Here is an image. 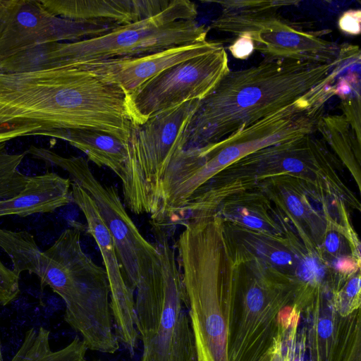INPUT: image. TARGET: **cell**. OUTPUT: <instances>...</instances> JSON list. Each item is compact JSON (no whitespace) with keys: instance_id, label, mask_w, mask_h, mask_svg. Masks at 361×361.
<instances>
[{"instance_id":"obj_9","label":"cell","mask_w":361,"mask_h":361,"mask_svg":"<svg viewBox=\"0 0 361 361\" xmlns=\"http://www.w3.org/2000/svg\"><path fill=\"white\" fill-rule=\"evenodd\" d=\"M47 165L66 171L95 204L112 236L121 272L128 286L135 290L140 271L157 254L154 243L147 241L128 215L116 188L102 183L82 157H64L51 149L30 146L26 151Z\"/></svg>"},{"instance_id":"obj_19","label":"cell","mask_w":361,"mask_h":361,"mask_svg":"<svg viewBox=\"0 0 361 361\" xmlns=\"http://www.w3.org/2000/svg\"><path fill=\"white\" fill-rule=\"evenodd\" d=\"M87 350L85 342L78 336L64 348L53 350L50 332L42 326L32 327L11 361H87Z\"/></svg>"},{"instance_id":"obj_21","label":"cell","mask_w":361,"mask_h":361,"mask_svg":"<svg viewBox=\"0 0 361 361\" xmlns=\"http://www.w3.org/2000/svg\"><path fill=\"white\" fill-rule=\"evenodd\" d=\"M19 293V276L0 260V305L10 304Z\"/></svg>"},{"instance_id":"obj_32","label":"cell","mask_w":361,"mask_h":361,"mask_svg":"<svg viewBox=\"0 0 361 361\" xmlns=\"http://www.w3.org/2000/svg\"><path fill=\"white\" fill-rule=\"evenodd\" d=\"M0 361H2V355H0Z\"/></svg>"},{"instance_id":"obj_14","label":"cell","mask_w":361,"mask_h":361,"mask_svg":"<svg viewBox=\"0 0 361 361\" xmlns=\"http://www.w3.org/2000/svg\"><path fill=\"white\" fill-rule=\"evenodd\" d=\"M221 42L204 40L133 57L109 59L80 65L103 80L122 88L128 95L165 69L205 53Z\"/></svg>"},{"instance_id":"obj_30","label":"cell","mask_w":361,"mask_h":361,"mask_svg":"<svg viewBox=\"0 0 361 361\" xmlns=\"http://www.w3.org/2000/svg\"><path fill=\"white\" fill-rule=\"evenodd\" d=\"M360 290V279L355 278L352 279L346 288L348 295L350 297L355 296Z\"/></svg>"},{"instance_id":"obj_26","label":"cell","mask_w":361,"mask_h":361,"mask_svg":"<svg viewBox=\"0 0 361 361\" xmlns=\"http://www.w3.org/2000/svg\"><path fill=\"white\" fill-rule=\"evenodd\" d=\"M287 203L290 211L298 216L303 214V207L301 202L295 196L292 195L288 197Z\"/></svg>"},{"instance_id":"obj_13","label":"cell","mask_w":361,"mask_h":361,"mask_svg":"<svg viewBox=\"0 0 361 361\" xmlns=\"http://www.w3.org/2000/svg\"><path fill=\"white\" fill-rule=\"evenodd\" d=\"M72 200L85 216L87 232L101 253L110 287V305L116 335L131 355L137 347L135 291L126 283L116 253L112 236L107 230L92 199L76 183L71 182Z\"/></svg>"},{"instance_id":"obj_31","label":"cell","mask_w":361,"mask_h":361,"mask_svg":"<svg viewBox=\"0 0 361 361\" xmlns=\"http://www.w3.org/2000/svg\"><path fill=\"white\" fill-rule=\"evenodd\" d=\"M244 223L255 228H259L262 225V221L255 216H246L244 219Z\"/></svg>"},{"instance_id":"obj_10","label":"cell","mask_w":361,"mask_h":361,"mask_svg":"<svg viewBox=\"0 0 361 361\" xmlns=\"http://www.w3.org/2000/svg\"><path fill=\"white\" fill-rule=\"evenodd\" d=\"M222 42L209 51L159 73L128 96L135 126L155 114L192 99H202L229 72Z\"/></svg>"},{"instance_id":"obj_24","label":"cell","mask_w":361,"mask_h":361,"mask_svg":"<svg viewBox=\"0 0 361 361\" xmlns=\"http://www.w3.org/2000/svg\"><path fill=\"white\" fill-rule=\"evenodd\" d=\"M233 57L238 59L248 58L254 51V43L247 35H241L228 47Z\"/></svg>"},{"instance_id":"obj_23","label":"cell","mask_w":361,"mask_h":361,"mask_svg":"<svg viewBox=\"0 0 361 361\" xmlns=\"http://www.w3.org/2000/svg\"><path fill=\"white\" fill-rule=\"evenodd\" d=\"M361 11L349 10L344 12L338 19V27L343 32L356 35L360 33Z\"/></svg>"},{"instance_id":"obj_1","label":"cell","mask_w":361,"mask_h":361,"mask_svg":"<svg viewBox=\"0 0 361 361\" xmlns=\"http://www.w3.org/2000/svg\"><path fill=\"white\" fill-rule=\"evenodd\" d=\"M128 94L87 71H0V144L61 130L99 129L128 142L135 128Z\"/></svg>"},{"instance_id":"obj_12","label":"cell","mask_w":361,"mask_h":361,"mask_svg":"<svg viewBox=\"0 0 361 361\" xmlns=\"http://www.w3.org/2000/svg\"><path fill=\"white\" fill-rule=\"evenodd\" d=\"M164 276V300L158 328L142 343L140 361H197L185 293L174 249L166 231L153 227Z\"/></svg>"},{"instance_id":"obj_33","label":"cell","mask_w":361,"mask_h":361,"mask_svg":"<svg viewBox=\"0 0 361 361\" xmlns=\"http://www.w3.org/2000/svg\"><path fill=\"white\" fill-rule=\"evenodd\" d=\"M0 355H1V345H0Z\"/></svg>"},{"instance_id":"obj_2","label":"cell","mask_w":361,"mask_h":361,"mask_svg":"<svg viewBox=\"0 0 361 361\" xmlns=\"http://www.w3.org/2000/svg\"><path fill=\"white\" fill-rule=\"evenodd\" d=\"M341 51L329 63L264 59L229 71L202 99L183 131V149L216 142L229 134L335 83L345 66Z\"/></svg>"},{"instance_id":"obj_22","label":"cell","mask_w":361,"mask_h":361,"mask_svg":"<svg viewBox=\"0 0 361 361\" xmlns=\"http://www.w3.org/2000/svg\"><path fill=\"white\" fill-rule=\"evenodd\" d=\"M360 94L343 99L340 104L342 115L345 118L360 138L361 133V105Z\"/></svg>"},{"instance_id":"obj_3","label":"cell","mask_w":361,"mask_h":361,"mask_svg":"<svg viewBox=\"0 0 361 361\" xmlns=\"http://www.w3.org/2000/svg\"><path fill=\"white\" fill-rule=\"evenodd\" d=\"M328 100L325 92L315 90L216 142L177 149L163 177L161 212L168 216L174 215L198 188L246 156L274 144L316 133Z\"/></svg>"},{"instance_id":"obj_29","label":"cell","mask_w":361,"mask_h":361,"mask_svg":"<svg viewBox=\"0 0 361 361\" xmlns=\"http://www.w3.org/2000/svg\"><path fill=\"white\" fill-rule=\"evenodd\" d=\"M339 240L336 234L331 233L327 236L326 245L329 252H336L338 248Z\"/></svg>"},{"instance_id":"obj_27","label":"cell","mask_w":361,"mask_h":361,"mask_svg":"<svg viewBox=\"0 0 361 361\" xmlns=\"http://www.w3.org/2000/svg\"><path fill=\"white\" fill-rule=\"evenodd\" d=\"M332 323L329 320L323 319L318 324V334L323 338L329 337L332 333Z\"/></svg>"},{"instance_id":"obj_17","label":"cell","mask_w":361,"mask_h":361,"mask_svg":"<svg viewBox=\"0 0 361 361\" xmlns=\"http://www.w3.org/2000/svg\"><path fill=\"white\" fill-rule=\"evenodd\" d=\"M52 137L68 142L83 152L98 166L111 169L124 180L127 142L108 132L94 128L61 130Z\"/></svg>"},{"instance_id":"obj_5","label":"cell","mask_w":361,"mask_h":361,"mask_svg":"<svg viewBox=\"0 0 361 361\" xmlns=\"http://www.w3.org/2000/svg\"><path fill=\"white\" fill-rule=\"evenodd\" d=\"M196 4L172 0L159 14L118 25L109 32L77 42H51L25 51L23 63L29 72L75 68L114 59L133 57L204 41L208 27L195 20Z\"/></svg>"},{"instance_id":"obj_28","label":"cell","mask_w":361,"mask_h":361,"mask_svg":"<svg viewBox=\"0 0 361 361\" xmlns=\"http://www.w3.org/2000/svg\"><path fill=\"white\" fill-rule=\"evenodd\" d=\"M271 260L278 264H287L291 262L290 255L284 251H276L271 255Z\"/></svg>"},{"instance_id":"obj_6","label":"cell","mask_w":361,"mask_h":361,"mask_svg":"<svg viewBox=\"0 0 361 361\" xmlns=\"http://www.w3.org/2000/svg\"><path fill=\"white\" fill-rule=\"evenodd\" d=\"M175 245L197 361H224L223 252L207 233L190 226L185 227Z\"/></svg>"},{"instance_id":"obj_11","label":"cell","mask_w":361,"mask_h":361,"mask_svg":"<svg viewBox=\"0 0 361 361\" xmlns=\"http://www.w3.org/2000/svg\"><path fill=\"white\" fill-rule=\"evenodd\" d=\"M117 26L54 16L39 0H0V61L37 45L89 39Z\"/></svg>"},{"instance_id":"obj_25","label":"cell","mask_w":361,"mask_h":361,"mask_svg":"<svg viewBox=\"0 0 361 361\" xmlns=\"http://www.w3.org/2000/svg\"><path fill=\"white\" fill-rule=\"evenodd\" d=\"M263 295L257 288H251L247 295V302L252 311H257L263 305Z\"/></svg>"},{"instance_id":"obj_20","label":"cell","mask_w":361,"mask_h":361,"mask_svg":"<svg viewBox=\"0 0 361 361\" xmlns=\"http://www.w3.org/2000/svg\"><path fill=\"white\" fill-rule=\"evenodd\" d=\"M317 133L341 157H352L360 148V138L342 114L324 115L319 120Z\"/></svg>"},{"instance_id":"obj_18","label":"cell","mask_w":361,"mask_h":361,"mask_svg":"<svg viewBox=\"0 0 361 361\" xmlns=\"http://www.w3.org/2000/svg\"><path fill=\"white\" fill-rule=\"evenodd\" d=\"M163 300V268L157 251L140 271L135 290L136 327L142 343L149 340L158 328Z\"/></svg>"},{"instance_id":"obj_15","label":"cell","mask_w":361,"mask_h":361,"mask_svg":"<svg viewBox=\"0 0 361 361\" xmlns=\"http://www.w3.org/2000/svg\"><path fill=\"white\" fill-rule=\"evenodd\" d=\"M54 16L72 20L123 25L154 16L172 0H39Z\"/></svg>"},{"instance_id":"obj_8","label":"cell","mask_w":361,"mask_h":361,"mask_svg":"<svg viewBox=\"0 0 361 361\" xmlns=\"http://www.w3.org/2000/svg\"><path fill=\"white\" fill-rule=\"evenodd\" d=\"M200 100L192 99L161 111L135 126L127 142L124 204L134 214L157 212L165 171Z\"/></svg>"},{"instance_id":"obj_7","label":"cell","mask_w":361,"mask_h":361,"mask_svg":"<svg viewBox=\"0 0 361 361\" xmlns=\"http://www.w3.org/2000/svg\"><path fill=\"white\" fill-rule=\"evenodd\" d=\"M298 1L226 0L221 14L209 28L238 37L247 35L255 50L268 61H292L317 63L336 61L341 47L317 34L295 27L281 17L278 9L298 5Z\"/></svg>"},{"instance_id":"obj_16","label":"cell","mask_w":361,"mask_h":361,"mask_svg":"<svg viewBox=\"0 0 361 361\" xmlns=\"http://www.w3.org/2000/svg\"><path fill=\"white\" fill-rule=\"evenodd\" d=\"M71 188L68 178L53 172L29 176L18 194L0 200V218L53 212L73 201Z\"/></svg>"},{"instance_id":"obj_4","label":"cell","mask_w":361,"mask_h":361,"mask_svg":"<svg viewBox=\"0 0 361 361\" xmlns=\"http://www.w3.org/2000/svg\"><path fill=\"white\" fill-rule=\"evenodd\" d=\"M24 270L64 301V319L80 334L87 349L114 354L119 349L110 305L106 272L82 250L77 228H67L44 251L35 247Z\"/></svg>"}]
</instances>
